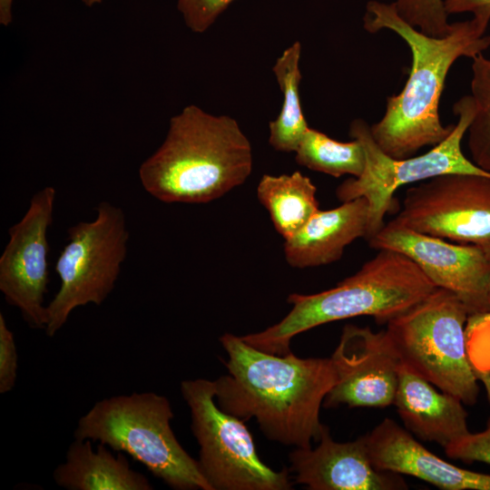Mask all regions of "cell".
<instances>
[{"mask_svg":"<svg viewBox=\"0 0 490 490\" xmlns=\"http://www.w3.org/2000/svg\"><path fill=\"white\" fill-rule=\"evenodd\" d=\"M368 221V203L363 197L344 201L331 210H318L294 236L285 240L286 261L298 269L337 261L348 245L366 238Z\"/></svg>","mask_w":490,"mask_h":490,"instance_id":"e0dca14e","label":"cell"},{"mask_svg":"<svg viewBox=\"0 0 490 490\" xmlns=\"http://www.w3.org/2000/svg\"><path fill=\"white\" fill-rule=\"evenodd\" d=\"M18 356L14 333L0 313V393L13 390L17 378Z\"/></svg>","mask_w":490,"mask_h":490,"instance_id":"4316f807","label":"cell"},{"mask_svg":"<svg viewBox=\"0 0 490 490\" xmlns=\"http://www.w3.org/2000/svg\"><path fill=\"white\" fill-rule=\"evenodd\" d=\"M466 340L473 371L490 405V311L468 316Z\"/></svg>","mask_w":490,"mask_h":490,"instance_id":"603a6c76","label":"cell"},{"mask_svg":"<svg viewBox=\"0 0 490 490\" xmlns=\"http://www.w3.org/2000/svg\"><path fill=\"white\" fill-rule=\"evenodd\" d=\"M469 312L451 291L436 288L390 319L387 328L400 362L437 388L475 405L479 382L466 340Z\"/></svg>","mask_w":490,"mask_h":490,"instance_id":"8992f818","label":"cell"},{"mask_svg":"<svg viewBox=\"0 0 490 490\" xmlns=\"http://www.w3.org/2000/svg\"><path fill=\"white\" fill-rule=\"evenodd\" d=\"M449 15L471 13L479 27L486 32L490 22V0H444Z\"/></svg>","mask_w":490,"mask_h":490,"instance_id":"83f0119b","label":"cell"},{"mask_svg":"<svg viewBox=\"0 0 490 490\" xmlns=\"http://www.w3.org/2000/svg\"><path fill=\"white\" fill-rule=\"evenodd\" d=\"M436 287L407 256L387 249L365 262L336 287L315 294H290V311L279 322L241 338L274 355L290 353L291 339L320 325L358 316L379 324L407 310Z\"/></svg>","mask_w":490,"mask_h":490,"instance_id":"277c9868","label":"cell"},{"mask_svg":"<svg viewBox=\"0 0 490 490\" xmlns=\"http://www.w3.org/2000/svg\"><path fill=\"white\" fill-rule=\"evenodd\" d=\"M234 0H177L186 26L193 33L208 30Z\"/></svg>","mask_w":490,"mask_h":490,"instance_id":"d4e9b609","label":"cell"},{"mask_svg":"<svg viewBox=\"0 0 490 490\" xmlns=\"http://www.w3.org/2000/svg\"><path fill=\"white\" fill-rule=\"evenodd\" d=\"M488 299H489V303H490V287H489V290H488Z\"/></svg>","mask_w":490,"mask_h":490,"instance_id":"4dcf8cb0","label":"cell"},{"mask_svg":"<svg viewBox=\"0 0 490 490\" xmlns=\"http://www.w3.org/2000/svg\"><path fill=\"white\" fill-rule=\"evenodd\" d=\"M295 482L310 490H400L401 475L375 467L364 436L337 442L325 426L316 448L295 449L289 456Z\"/></svg>","mask_w":490,"mask_h":490,"instance_id":"5bb4252c","label":"cell"},{"mask_svg":"<svg viewBox=\"0 0 490 490\" xmlns=\"http://www.w3.org/2000/svg\"><path fill=\"white\" fill-rule=\"evenodd\" d=\"M393 405L407 430L424 441L446 448L470 433L465 404L402 363Z\"/></svg>","mask_w":490,"mask_h":490,"instance_id":"2e32d148","label":"cell"},{"mask_svg":"<svg viewBox=\"0 0 490 490\" xmlns=\"http://www.w3.org/2000/svg\"><path fill=\"white\" fill-rule=\"evenodd\" d=\"M169 399L154 392H133L97 401L82 416L74 439L98 442L127 454L175 490H212L198 462L177 440Z\"/></svg>","mask_w":490,"mask_h":490,"instance_id":"5b68a950","label":"cell"},{"mask_svg":"<svg viewBox=\"0 0 490 490\" xmlns=\"http://www.w3.org/2000/svg\"><path fill=\"white\" fill-rule=\"evenodd\" d=\"M252 147L238 122L195 104L170 120L162 145L139 168L143 189L166 203H207L241 185Z\"/></svg>","mask_w":490,"mask_h":490,"instance_id":"3957f363","label":"cell"},{"mask_svg":"<svg viewBox=\"0 0 490 490\" xmlns=\"http://www.w3.org/2000/svg\"><path fill=\"white\" fill-rule=\"evenodd\" d=\"M400 17L433 37H444L450 29L444 0H395Z\"/></svg>","mask_w":490,"mask_h":490,"instance_id":"cb8c5ba5","label":"cell"},{"mask_svg":"<svg viewBox=\"0 0 490 490\" xmlns=\"http://www.w3.org/2000/svg\"><path fill=\"white\" fill-rule=\"evenodd\" d=\"M368 241L373 249L393 250L407 256L436 288L454 293L469 315L490 311V259L480 248L450 243L394 220Z\"/></svg>","mask_w":490,"mask_h":490,"instance_id":"8fae6325","label":"cell"},{"mask_svg":"<svg viewBox=\"0 0 490 490\" xmlns=\"http://www.w3.org/2000/svg\"><path fill=\"white\" fill-rule=\"evenodd\" d=\"M363 436L369 458L377 469L407 475L443 490H490V475L444 460L390 418H384Z\"/></svg>","mask_w":490,"mask_h":490,"instance_id":"9a60e30c","label":"cell"},{"mask_svg":"<svg viewBox=\"0 0 490 490\" xmlns=\"http://www.w3.org/2000/svg\"><path fill=\"white\" fill-rule=\"evenodd\" d=\"M470 95L475 113L466 133L471 161L490 173V58L483 54L472 58Z\"/></svg>","mask_w":490,"mask_h":490,"instance_id":"7402d4cb","label":"cell"},{"mask_svg":"<svg viewBox=\"0 0 490 490\" xmlns=\"http://www.w3.org/2000/svg\"><path fill=\"white\" fill-rule=\"evenodd\" d=\"M453 112L458 121L445 141L424 154L402 159L392 158L381 151L365 120L357 118L351 122L348 133L362 144L366 165L360 176L348 178L338 186L336 196L341 202L360 197L368 201L367 240L385 225L386 214L396 209L394 195L400 187L448 173L490 175L466 157L461 148L475 113L472 96L461 97L455 103Z\"/></svg>","mask_w":490,"mask_h":490,"instance_id":"52a82bcc","label":"cell"},{"mask_svg":"<svg viewBox=\"0 0 490 490\" xmlns=\"http://www.w3.org/2000/svg\"><path fill=\"white\" fill-rule=\"evenodd\" d=\"M394 220L420 233L475 245L490 259V175L448 173L410 186Z\"/></svg>","mask_w":490,"mask_h":490,"instance_id":"30bf717a","label":"cell"},{"mask_svg":"<svg viewBox=\"0 0 490 490\" xmlns=\"http://www.w3.org/2000/svg\"><path fill=\"white\" fill-rule=\"evenodd\" d=\"M181 392L199 445V469L212 490H289L287 469L275 471L260 458L243 420L216 403L214 381L188 379Z\"/></svg>","mask_w":490,"mask_h":490,"instance_id":"9c48e42d","label":"cell"},{"mask_svg":"<svg viewBox=\"0 0 490 490\" xmlns=\"http://www.w3.org/2000/svg\"><path fill=\"white\" fill-rule=\"evenodd\" d=\"M337 381L323 407H387L393 405L400 359L387 331L346 325L330 357Z\"/></svg>","mask_w":490,"mask_h":490,"instance_id":"4fadbf2b","label":"cell"},{"mask_svg":"<svg viewBox=\"0 0 490 490\" xmlns=\"http://www.w3.org/2000/svg\"><path fill=\"white\" fill-rule=\"evenodd\" d=\"M80 1L88 7H93V5H99L103 2V0H80Z\"/></svg>","mask_w":490,"mask_h":490,"instance_id":"f546056e","label":"cell"},{"mask_svg":"<svg viewBox=\"0 0 490 490\" xmlns=\"http://www.w3.org/2000/svg\"><path fill=\"white\" fill-rule=\"evenodd\" d=\"M56 191L44 187L33 195L24 217L8 230L0 257V291L33 328L44 329V295L49 283L47 231Z\"/></svg>","mask_w":490,"mask_h":490,"instance_id":"7c38bea8","label":"cell"},{"mask_svg":"<svg viewBox=\"0 0 490 490\" xmlns=\"http://www.w3.org/2000/svg\"><path fill=\"white\" fill-rule=\"evenodd\" d=\"M220 341L228 375L213 380L218 406L243 421L255 418L271 441L299 448L318 442L320 407L337 381L331 358L267 353L231 333Z\"/></svg>","mask_w":490,"mask_h":490,"instance_id":"6da1fadb","label":"cell"},{"mask_svg":"<svg viewBox=\"0 0 490 490\" xmlns=\"http://www.w3.org/2000/svg\"><path fill=\"white\" fill-rule=\"evenodd\" d=\"M363 27L370 34L381 30L397 34L407 44L412 57L404 88L387 99L384 115L370 125L374 141L383 152L396 159L438 145L455 126L443 125L438 111L447 74L458 58H474L487 50L490 35L472 18L450 24L444 37H433L404 21L394 2L378 0L367 3Z\"/></svg>","mask_w":490,"mask_h":490,"instance_id":"7a4b0ae2","label":"cell"},{"mask_svg":"<svg viewBox=\"0 0 490 490\" xmlns=\"http://www.w3.org/2000/svg\"><path fill=\"white\" fill-rule=\"evenodd\" d=\"M300 53L301 44L297 41L283 51L272 68L283 94L280 112L269 125V142L278 152H295L309 128L299 99Z\"/></svg>","mask_w":490,"mask_h":490,"instance_id":"ffe728a7","label":"cell"},{"mask_svg":"<svg viewBox=\"0 0 490 490\" xmlns=\"http://www.w3.org/2000/svg\"><path fill=\"white\" fill-rule=\"evenodd\" d=\"M74 439L64 461L53 472L54 483L66 490H152L148 478L133 470L123 453L113 455L99 443Z\"/></svg>","mask_w":490,"mask_h":490,"instance_id":"ac0fdd59","label":"cell"},{"mask_svg":"<svg viewBox=\"0 0 490 490\" xmlns=\"http://www.w3.org/2000/svg\"><path fill=\"white\" fill-rule=\"evenodd\" d=\"M295 153L299 165L336 178L358 177L366 165L364 148L358 140L338 142L312 128L308 129Z\"/></svg>","mask_w":490,"mask_h":490,"instance_id":"44dd1931","label":"cell"},{"mask_svg":"<svg viewBox=\"0 0 490 490\" xmlns=\"http://www.w3.org/2000/svg\"><path fill=\"white\" fill-rule=\"evenodd\" d=\"M13 1L0 0V24L7 26L13 20Z\"/></svg>","mask_w":490,"mask_h":490,"instance_id":"f1b7e54d","label":"cell"},{"mask_svg":"<svg viewBox=\"0 0 490 490\" xmlns=\"http://www.w3.org/2000/svg\"><path fill=\"white\" fill-rule=\"evenodd\" d=\"M317 188L300 172L279 176L264 174L257 197L267 209L276 230L289 240L319 210Z\"/></svg>","mask_w":490,"mask_h":490,"instance_id":"d6986e66","label":"cell"},{"mask_svg":"<svg viewBox=\"0 0 490 490\" xmlns=\"http://www.w3.org/2000/svg\"><path fill=\"white\" fill-rule=\"evenodd\" d=\"M444 449L446 455L452 459L490 465V417L484 430L470 432Z\"/></svg>","mask_w":490,"mask_h":490,"instance_id":"484cf974","label":"cell"},{"mask_svg":"<svg viewBox=\"0 0 490 490\" xmlns=\"http://www.w3.org/2000/svg\"><path fill=\"white\" fill-rule=\"evenodd\" d=\"M92 221L67 230L55 271L60 287L46 306L45 334L54 337L78 307L101 305L114 289L127 254L129 232L122 210L108 201L96 208Z\"/></svg>","mask_w":490,"mask_h":490,"instance_id":"ba28073f","label":"cell"}]
</instances>
